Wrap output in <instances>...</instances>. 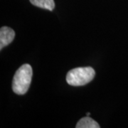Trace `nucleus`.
<instances>
[{
	"label": "nucleus",
	"mask_w": 128,
	"mask_h": 128,
	"mask_svg": "<svg viewBox=\"0 0 128 128\" xmlns=\"http://www.w3.org/2000/svg\"><path fill=\"white\" fill-rule=\"evenodd\" d=\"M15 37V32L11 28L3 26L0 29V48L1 50L12 43Z\"/></svg>",
	"instance_id": "nucleus-3"
},
{
	"label": "nucleus",
	"mask_w": 128,
	"mask_h": 128,
	"mask_svg": "<svg viewBox=\"0 0 128 128\" xmlns=\"http://www.w3.org/2000/svg\"><path fill=\"white\" fill-rule=\"evenodd\" d=\"M90 112H88V113L86 114H87V116H89V115H90Z\"/></svg>",
	"instance_id": "nucleus-6"
},
{
	"label": "nucleus",
	"mask_w": 128,
	"mask_h": 128,
	"mask_svg": "<svg viewBox=\"0 0 128 128\" xmlns=\"http://www.w3.org/2000/svg\"><path fill=\"white\" fill-rule=\"evenodd\" d=\"M96 71L92 67H79L69 71L66 81L72 86H81L90 82L94 78Z\"/></svg>",
	"instance_id": "nucleus-2"
},
{
	"label": "nucleus",
	"mask_w": 128,
	"mask_h": 128,
	"mask_svg": "<svg viewBox=\"0 0 128 128\" xmlns=\"http://www.w3.org/2000/svg\"><path fill=\"white\" fill-rule=\"evenodd\" d=\"M32 4L42 9L52 11L55 8V2L54 0H29Z\"/></svg>",
	"instance_id": "nucleus-5"
},
{
	"label": "nucleus",
	"mask_w": 128,
	"mask_h": 128,
	"mask_svg": "<svg viewBox=\"0 0 128 128\" xmlns=\"http://www.w3.org/2000/svg\"><path fill=\"white\" fill-rule=\"evenodd\" d=\"M76 128H99L100 126L94 120H92L89 116L82 118L78 121L76 126Z\"/></svg>",
	"instance_id": "nucleus-4"
},
{
	"label": "nucleus",
	"mask_w": 128,
	"mask_h": 128,
	"mask_svg": "<svg viewBox=\"0 0 128 128\" xmlns=\"http://www.w3.org/2000/svg\"><path fill=\"white\" fill-rule=\"evenodd\" d=\"M32 66L29 64H24L16 70L12 82L13 91L17 95H24L28 91L32 82Z\"/></svg>",
	"instance_id": "nucleus-1"
}]
</instances>
